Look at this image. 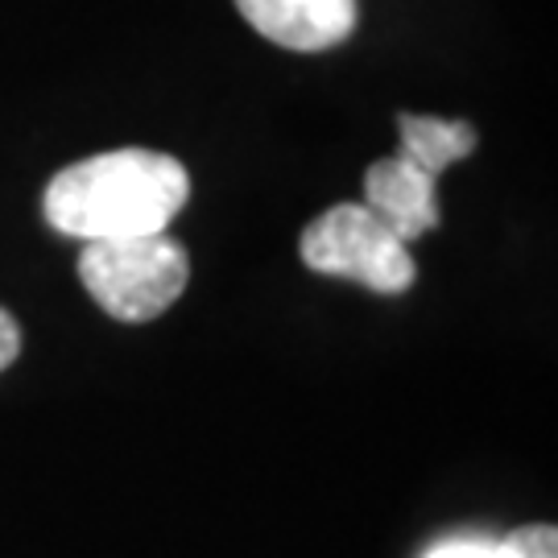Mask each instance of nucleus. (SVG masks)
<instances>
[{
	"label": "nucleus",
	"mask_w": 558,
	"mask_h": 558,
	"mask_svg": "<svg viewBox=\"0 0 558 558\" xmlns=\"http://www.w3.org/2000/svg\"><path fill=\"white\" fill-rule=\"evenodd\" d=\"M302 265L327 278H352L377 294H405L418 278L410 244L393 236L364 203H339L306 223Z\"/></svg>",
	"instance_id": "obj_3"
},
{
	"label": "nucleus",
	"mask_w": 558,
	"mask_h": 558,
	"mask_svg": "<svg viewBox=\"0 0 558 558\" xmlns=\"http://www.w3.org/2000/svg\"><path fill=\"white\" fill-rule=\"evenodd\" d=\"M191 278V260L166 232L120 240H83L80 281L120 323H149L170 311Z\"/></svg>",
	"instance_id": "obj_2"
},
{
	"label": "nucleus",
	"mask_w": 558,
	"mask_h": 558,
	"mask_svg": "<svg viewBox=\"0 0 558 558\" xmlns=\"http://www.w3.org/2000/svg\"><path fill=\"white\" fill-rule=\"evenodd\" d=\"M191 179L158 149H112L59 170L46 182V223L75 240H120L166 232L186 207Z\"/></svg>",
	"instance_id": "obj_1"
},
{
	"label": "nucleus",
	"mask_w": 558,
	"mask_h": 558,
	"mask_svg": "<svg viewBox=\"0 0 558 558\" xmlns=\"http://www.w3.org/2000/svg\"><path fill=\"white\" fill-rule=\"evenodd\" d=\"M509 558H558V534L555 525H521L500 542Z\"/></svg>",
	"instance_id": "obj_7"
},
{
	"label": "nucleus",
	"mask_w": 558,
	"mask_h": 558,
	"mask_svg": "<svg viewBox=\"0 0 558 558\" xmlns=\"http://www.w3.org/2000/svg\"><path fill=\"white\" fill-rule=\"evenodd\" d=\"M364 207L377 216L398 240H418L439 223L435 174L418 170L410 158H380L364 174Z\"/></svg>",
	"instance_id": "obj_5"
},
{
	"label": "nucleus",
	"mask_w": 558,
	"mask_h": 558,
	"mask_svg": "<svg viewBox=\"0 0 558 558\" xmlns=\"http://www.w3.org/2000/svg\"><path fill=\"white\" fill-rule=\"evenodd\" d=\"M240 17L286 50H331L356 29V0H236Z\"/></svg>",
	"instance_id": "obj_4"
},
{
	"label": "nucleus",
	"mask_w": 558,
	"mask_h": 558,
	"mask_svg": "<svg viewBox=\"0 0 558 558\" xmlns=\"http://www.w3.org/2000/svg\"><path fill=\"white\" fill-rule=\"evenodd\" d=\"M401 129V158H410L418 170L439 179L447 166L468 158L476 149V129L463 120H439V117H398Z\"/></svg>",
	"instance_id": "obj_6"
},
{
	"label": "nucleus",
	"mask_w": 558,
	"mask_h": 558,
	"mask_svg": "<svg viewBox=\"0 0 558 558\" xmlns=\"http://www.w3.org/2000/svg\"><path fill=\"white\" fill-rule=\"evenodd\" d=\"M17 356H21V327H17V319L0 306V373H4Z\"/></svg>",
	"instance_id": "obj_9"
},
{
	"label": "nucleus",
	"mask_w": 558,
	"mask_h": 558,
	"mask_svg": "<svg viewBox=\"0 0 558 558\" xmlns=\"http://www.w3.org/2000/svg\"><path fill=\"white\" fill-rule=\"evenodd\" d=\"M426 558H509L500 542L488 538H451L439 542L435 550H426Z\"/></svg>",
	"instance_id": "obj_8"
}]
</instances>
